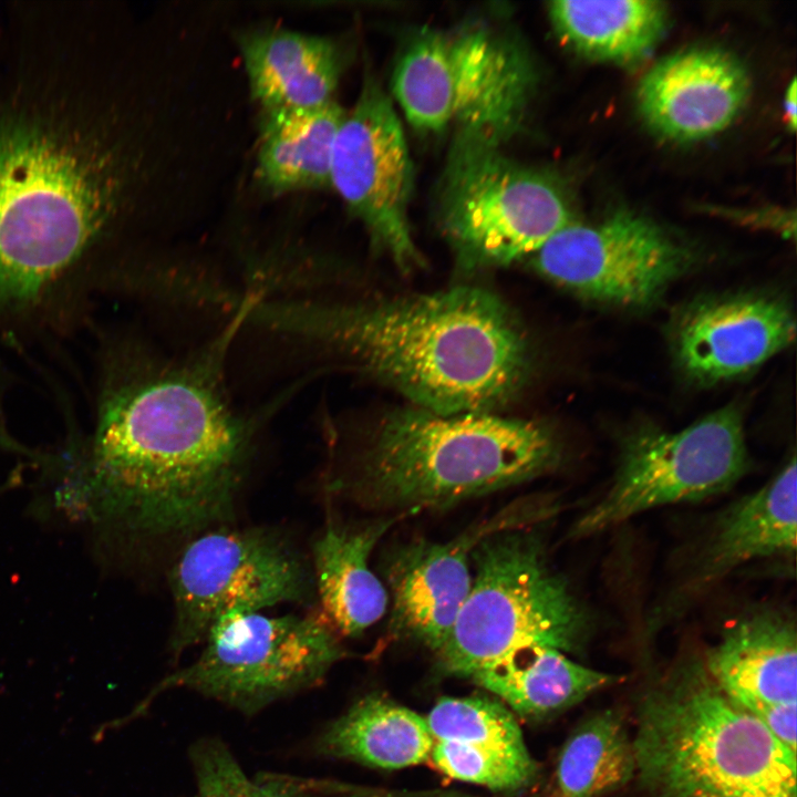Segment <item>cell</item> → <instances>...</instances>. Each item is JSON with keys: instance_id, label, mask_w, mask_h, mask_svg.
<instances>
[{"instance_id": "obj_13", "label": "cell", "mask_w": 797, "mask_h": 797, "mask_svg": "<svg viewBox=\"0 0 797 797\" xmlns=\"http://www.w3.org/2000/svg\"><path fill=\"white\" fill-rule=\"evenodd\" d=\"M331 189L359 220L374 248L403 272L424 265L408 222L413 166L393 102L366 74L345 110L333 148Z\"/></svg>"}, {"instance_id": "obj_9", "label": "cell", "mask_w": 797, "mask_h": 797, "mask_svg": "<svg viewBox=\"0 0 797 797\" xmlns=\"http://www.w3.org/2000/svg\"><path fill=\"white\" fill-rule=\"evenodd\" d=\"M199 655L165 676L125 720L161 693L186 689L252 716L278 700L320 685L348 652L321 612L266 615L231 612L208 630Z\"/></svg>"}, {"instance_id": "obj_11", "label": "cell", "mask_w": 797, "mask_h": 797, "mask_svg": "<svg viewBox=\"0 0 797 797\" xmlns=\"http://www.w3.org/2000/svg\"><path fill=\"white\" fill-rule=\"evenodd\" d=\"M748 466L737 403L677 432L639 427L621 443L610 487L577 520L571 535L592 536L650 509L716 496L732 488Z\"/></svg>"}, {"instance_id": "obj_17", "label": "cell", "mask_w": 797, "mask_h": 797, "mask_svg": "<svg viewBox=\"0 0 797 797\" xmlns=\"http://www.w3.org/2000/svg\"><path fill=\"white\" fill-rule=\"evenodd\" d=\"M229 35L256 111L312 110L337 101L345 52L334 38L275 21L235 27Z\"/></svg>"}, {"instance_id": "obj_24", "label": "cell", "mask_w": 797, "mask_h": 797, "mask_svg": "<svg viewBox=\"0 0 797 797\" xmlns=\"http://www.w3.org/2000/svg\"><path fill=\"white\" fill-rule=\"evenodd\" d=\"M559 39L576 53L603 62L631 63L660 41L667 9L654 0H561L548 6Z\"/></svg>"}, {"instance_id": "obj_20", "label": "cell", "mask_w": 797, "mask_h": 797, "mask_svg": "<svg viewBox=\"0 0 797 797\" xmlns=\"http://www.w3.org/2000/svg\"><path fill=\"white\" fill-rule=\"evenodd\" d=\"M797 467L795 454L757 490L729 505L705 540L693 580L710 583L755 559L796 551Z\"/></svg>"}, {"instance_id": "obj_12", "label": "cell", "mask_w": 797, "mask_h": 797, "mask_svg": "<svg viewBox=\"0 0 797 797\" xmlns=\"http://www.w3.org/2000/svg\"><path fill=\"white\" fill-rule=\"evenodd\" d=\"M548 280L591 301L646 308L694 265L693 250L658 222L618 210L594 224H570L531 256Z\"/></svg>"}, {"instance_id": "obj_10", "label": "cell", "mask_w": 797, "mask_h": 797, "mask_svg": "<svg viewBox=\"0 0 797 797\" xmlns=\"http://www.w3.org/2000/svg\"><path fill=\"white\" fill-rule=\"evenodd\" d=\"M168 587L175 659L228 613L317 599L310 562L283 532L265 526L225 525L194 537L169 561Z\"/></svg>"}, {"instance_id": "obj_25", "label": "cell", "mask_w": 797, "mask_h": 797, "mask_svg": "<svg viewBox=\"0 0 797 797\" xmlns=\"http://www.w3.org/2000/svg\"><path fill=\"white\" fill-rule=\"evenodd\" d=\"M635 775L632 736L615 710L583 720L563 744L556 768L558 797H602Z\"/></svg>"}, {"instance_id": "obj_19", "label": "cell", "mask_w": 797, "mask_h": 797, "mask_svg": "<svg viewBox=\"0 0 797 797\" xmlns=\"http://www.w3.org/2000/svg\"><path fill=\"white\" fill-rule=\"evenodd\" d=\"M345 110L256 111L251 182L265 199L331 189L335 138Z\"/></svg>"}, {"instance_id": "obj_21", "label": "cell", "mask_w": 797, "mask_h": 797, "mask_svg": "<svg viewBox=\"0 0 797 797\" xmlns=\"http://www.w3.org/2000/svg\"><path fill=\"white\" fill-rule=\"evenodd\" d=\"M352 526L329 521L315 538L310 567L321 612L343 636H358L386 612L389 597L369 567L377 541L403 517Z\"/></svg>"}, {"instance_id": "obj_8", "label": "cell", "mask_w": 797, "mask_h": 797, "mask_svg": "<svg viewBox=\"0 0 797 797\" xmlns=\"http://www.w3.org/2000/svg\"><path fill=\"white\" fill-rule=\"evenodd\" d=\"M505 143L455 131L437 190L438 221L466 269L530 257L572 224L567 196L548 174L508 156Z\"/></svg>"}, {"instance_id": "obj_22", "label": "cell", "mask_w": 797, "mask_h": 797, "mask_svg": "<svg viewBox=\"0 0 797 797\" xmlns=\"http://www.w3.org/2000/svg\"><path fill=\"white\" fill-rule=\"evenodd\" d=\"M518 714L541 718L583 701L618 677L569 659L552 648L517 650L470 676Z\"/></svg>"}, {"instance_id": "obj_16", "label": "cell", "mask_w": 797, "mask_h": 797, "mask_svg": "<svg viewBox=\"0 0 797 797\" xmlns=\"http://www.w3.org/2000/svg\"><path fill=\"white\" fill-rule=\"evenodd\" d=\"M751 91L744 65L720 49H690L663 58L641 79L636 105L648 126L676 142L707 138L743 111Z\"/></svg>"}, {"instance_id": "obj_14", "label": "cell", "mask_w": 797, "mask_h": 797, "mask_svg": "<svg viewBox=\"0 0 797 797\" xmlns=\"http://www.w3.org/2000/svg\"><path fill=\"white\" fill-rule=\"evenodd\" d=\"M796 321L779 296L707 297L679 311L670 328L674 362L693 383L713 385L754 371L787 349Z\"/></svg>"}, {"instance_id": "obj_18", "label": "cell", "mask_w": 797, "mask_h": 797, "mask_svg": "<svg viewBox=\"0 0 797 797\" xmlns=\"http://www.w3.org/2000/svg\"><path fill=\"white\" fill-rule=\"evenodd\" d=\"M703 659L713 679L746 710L797 704V632L785 612L768 608L737 618Z\"/></svg>"}, {"instance_id": "obj_7", "label": "cell", "mask_w": 797, "mask_h": 797, "mask_svg": "<svg viewBox=\"0 0 797 797\" xmlns=\"http://www.w3.org/2000/svg\"><path fill=\"white\" fill-rule=\"evenodd\" d=\"M536 83L535 64L522 43L478 22L416 33L395 64L392 93L422 133L453 127L505 143L521 126Z\"/></svg>"}, {"instance_id": "obj_26", "label": "cell", "mask_w": 797, "mask_h": 797, "mask_svg": "<svg viewBox=\"0 0 797 797\" xmlns=\"http://www.w3.org/2000/svg\"><path fill=\"white\" fill-rule=\"evenodd\" d=\"M199 797H374L344 783L279 772L248 776L229 747L205 737L189 749Z\"/></svg>"}, {"instance_id": "obj_2", "label": "cell", "mask_w": 797, "mask_h": 797, "mask_svg": "<svg viewBox=\"0 0 797 797\" xmlns=\"http://www.w3.org/2000/svg\"><path fill=\"white\" fill-rule=\"evenodd\" d=\"M231 322L189 354L155 356L107 400L94 443L91 493L97 515L134 548L168 553L232 525L257 422L232 404Z\"/></svg>"}, {"instance_id": "obj_5", "label": "cell", "mask_w": 797, "mask_h": 797, "mask_svg": "<svg viewBox=\"0 0 797 797\" xmlns=\"http://www.w3.org/2000/svg\"><path fill=\"white\" fill-rule=\"evenodd\" d=\"M635 775L649 797H797L796 753L683 658L640 695Z\"/></svg>"}, {"instance_id": "obj_23", "label": "cell", "mask_w": 797, "mask_h": 797, "mask_svg": "<svg viewBox=\"0 0 797 797\" xmlns=\"http://www.w3.org/2000/svg\"><path fill=\"white\" fill-rule=\"evenodd\" d=\"M434 743L424 717L371 694L330 723L313 747L320 756L398 769L427 760Z\"/></svg>"}, {"instance_id": "obj_29", "label": "cell", "mask_w": 797, "mask_h": 797, "mask_svg": "<svg viewBox=\"0 0 797 797\" xmlns=\"http://www.w3.org/2000/svg\"><path fill=\"white\" fill-rule=\"evenodd\" d=\"M796 80H793L787 89L784 102L785 115L789 126L795 130L796 127Z\"/></svg>"}, {"instance_id": "obj_4", "label": "cell", "mask_w": 797, "mask_h": 797, "mask_svg": "<svg viewBox=\"0 0 797 797\" xmlns=\"http://www.w3.org/2000/svg\"><path fill=\"white\" fill-rule=\"evenodd\" d=\"M561 457L557 435L539 422L414 406L382 420L334 488L364 508L416 514L544 476Z\"/></svg>"}, {"instance_id": "obj_3", "label": "cell", "mask_w": 797, "mask_h": 797, "mask_svg": "<svg viewBox=\"0 0 797 797\" xmlns=\"http://www.w3.org/2000/svg\"><path fill=\"white\" fill-rule=\"evenodd\" d=\"M250 319L324 346L436 414L493 413L531 372L521 323L480 287L355 302L258 299Z\"/></svg>"}, {"instance_id": "obj_1", "label": "cell", "mask_w": 797, "mask_h": 797, "mask_svg": "<svg viewBox=\"0 0 797 797\" xmlns=\"http://www.w3.org/2000/svg\"><path fill=\"white\" fill-rule=\"evenodd\" d=\"M0 69V307L106 236L210 204L230 159L219 95L183 46L93 3L11 18Z\"/></svg>"}, {"instance_id": "obj_27", "label": "cell", "mask_w": 797, "mask_h": 797, "mask_svg": "<svg viewBox=\"0 0 797 797\" xmlns=\"http://www.w3.org/2000/svg\"><path fill=\"white\" fill-rule=\"evenodd\" d=\"M435 742L527 752L513 714L499 702L485 697H443L425 717Z\"/></svg>"}, {"instance_id": "obj_6", "label": "cell", "mask_w": 797, "mask_h": 797, "mask_svg": "<svg viewBox=\"0 0 797 797\" xmlns=\"http://www.w3.org/2000/svg\"><path fill=\"white\" fill-rule=\"evenodd\" d=\"M470 591L443 646V669L472 676L526 648L565 653L582 646L589 619L566 579L550 566L540 538L526 527L484 537L472 549Z\"/></svg>"}, {"instance_id": "obj_28", "label": "cell", "mask_w": 797, "mask_h": 797, "mask_svg": "<svg viewBox=\"0 0 797 797\" xmlns=\"http://www.w3.org/2000/svg\"><path fill=\"white\" fill-rule=\"evenodd\" d=\"M445 775L499 791L525 788L537 776L527 752L485 748L454 742H435L431 756Z\"/></svg>"}, {"instance_id": "obj_15", "label": "cell", "mask_w": 797, "mask_h": 797, "mask_svg": "<svg viewBox=\"0 0 797 797\" xmlns=\"http://www.w3.org/2000/svg\"><path fill=\"white\" fill-rule=\"evenodd\" d=\"M536 519L535 507L515 505L449 541L414 539L395 548L386 566L393 601L389 629L437 652L470 591L472 549L493 532Z\"/></svg>"}]
</instances>
